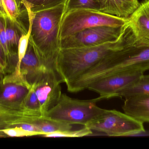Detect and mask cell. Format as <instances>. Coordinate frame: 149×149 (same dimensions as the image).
Listing matches in <instances>:
<instances>
[{
    "mask_svg": "<svg viewBox=\"0 0 149 149\" xmlns=\"http://www.w3.org/2000/svg\"><path fill=\"white\" fill-rule=\"evenodd\" d=\"M149 71V41L137 38L129 22L120 37L119 47L93 68L74 80L78 91L103 77L122 72H142Z\"/></svg>",
    "mask_w": 149,
    "mask_h": 149,
    "instance_id": "6da1fadb",
    "label": "cell"
},
{
    "mask_svg": "<svg viewBox=\"0 0 149 149\" xmlns=\"http://www.w3.org/2000/svg\"><path fill=\"white\" fill-rule=\"evenodd\" d=\"M65 6L66 3H63L36 12L24 7L31 23L29 41L42 65L56 72L57 60L61 50L60 27Z\"/></svg>",
    "mask_w": 149,
    "mask_h": 149,
    "instance_id": "7a4b0ae2",
    "label": "cell"
},
{
    "mask_svg": "<svg viewBox=\"0 0 149 149\" xmlns=\"http://www.w3.org/2000/svg\"><path fill=\"white\" fill-rule=\"evenodd\" d=\"M119 38L97 46L61 49L56 68L63 83L67 85L73 81L116 50Z\"/></svg>",
    "mask_w": 149,
    "mask_h": 149,
    "instance_id": "3957f363",
    "label": "cell"
},
{
    "mask_svg": "<svg viewBox=\"0 0 149 149\" xmlns=\"http://www.w3.org/2000/svg\"><path fill=\"white\" fill-rule=\"evenodd\" d=\"M101 100L98 98L81 100L62 94L56 105L45 115V117L60 122L86 127L102 115L106 109L96 105Z\"/></svg>",
    "mask_w": 149,
    "mask_h": 149,
    "instance_id": "277c9868",
    "label": "cell"
},
{
    "mask_svg": "<svg viewBox=\"0 0 149 149\" xmlns=\"http://www.w3.org/2000/svg\"><path fill=\"white\" fill-rule=\"evenodd\" d=\"M128 22L129 18L118 17L99 10H74L64 15L60 27V40L88 28L102 25L123 27Z\"/></svg>",
    "mask_w": 149,
    "mask_h": 149,
    "instance_id": "5b68a950",
    "label": "cell"
},
{
    "mask_svg": "<svg viewBox=\"0 0 149 149\" xmlns=\"http://www.w3.org/2000/svg\"><path fill=\"white\" fill-rule=\"evenodd\" d=\"M143 124L124 113L106 109L102 115L86 127L109 136H126L145 133Z\"/></svg>",
    "mask_w": 149,
    "mask_h": 149,
    "instance_id": "8992f818",
    "label": "cell"
},
{
    "mask_svg": "<svg viewBox=\"0 0 149 149\" xmlns=\"http://www.w3.org/2000/svg\"><path fill=\"white\" fill-rule=\"evenodd\" d=\"M124 26L102 25L83 30L61 39V49L92 47L114 42L120 37Z\"/></svg>",
    "mask_w": 149,
    "mask_h": 149,
    "instance_id": "52a82bcc",
    "label": "cell"
},
{
    "mask_svg": "<svg viewBox=\"0 0 149 149\" xmlns=\"http://www.w3.org/2000/svg\"><path fill=\"white\" fill-rule=\"evenodd\" d=\"M31 86L20 71L14 70L0 80V104L13 109H24L23 102Z\"/></svg>",
    "mask_w": 149,
    "mask_h": 149,
    "instance_id": "ba28073f",
    "label": "cell"
},
{
    "mask_svg": "<svg viewBox=\"0 0 149 149\" xmlns=\"http://www.w3.org/2000/svg\"><path fill=\"white\" fill-rule=\"evenodd\" d=\"M62 83L56 71L46 69L41 78L32 85L40 102L42 116H45L58 102L62 94L60 85Z\"/></svg>",
    "mask_w": 149,
    "mask_h": 149,
    "instance_id": "9c48e42d",
    "label": "cell"
},
{
    "mask_svg": "<svg viewBox=\"0 0 149 149\" xmlns=\"http://www.w3.org/2000/svg\"><path fill=\"white\" fill-rule=\"evenodd\" d=\"M144 74L142 72H122L103 77L89 85L87 89L100 94L101 100L118 97L123 89Z\"/></svg>",
    "mask_w": 149,
    "mask_h": 149,
    "instance_id": "30bf717a",
    "label": "cell"
},
{
    "mask_svg": "<svg viewBox=\"0 0 149 149\" xmlns=\"http://www.w3.org/2000/svg\"><path fill=\"white\" fill-rule=\"evenodd\" d=\"M19 69L22 75L31 86L38 80L46 70L40 63L29 41L26 53L20 63Z\"/></svg>",
    "mask_w": 149,
    "mask_h": 149,
    "instance_id": "8fae6325",
    "label": "cell"
},
{
    "mask_svg": "<svg viewBox=\"0 0 149 149\" xmlns=\"http://www.w3.org/2000/svg\"><path fill=\"white\" fill-rule=\"evenodd\" d=\"M38 115L26 109H13L0 104V133L23 123H32Z\"/></svg>",
    "mask_w": 149,
    "mask_h": 149,
    "instance_id": "7c38bea8",
    "label": "cell"
},
{
    "mask_svg": "<svg viewBox=\"0 0 149 149\" xmlns=\"http://www.w3.org/2000/svg\"><path fill=\"white\" fill-rule=\"evenodd\" d=\"M129 24L138 38L149 41V0H143L129 17Z\"/></svg>",
    "mask_w": 149,
    "mask_h": 149,
    "instance_id": "4fadbf2b",
    "label": "cell"
},
{
    "mask_svg": "<svg viewBox=\"0 0 149 149\" xmlns=\"http://www.w3.org/2000/svg\"><path fill=\"white\" fill-rule=\"evenodd\" d=\"M99 11L111 15L128 18L140 4L138 0H97Z\"/></svg>",
    "mask_w": 149,
    "mask_h": 149,
    "instance_id": "5bb4252c",
    "label": "cell"
},
{
    "mask_svg": "<svg viewBox=\"0 0 149 149\" xmlns=\"http://www.w3.org/2000/svg\"><path fill=\"white\" fill-rule=\"evenodd\" d=\"M122 108L125 113L134 119L143 123L149 122V95L126 98Z\"/></svg>",
    "mask_w": 149,
    "mask_h": 149,
    "instance_id": "9a60e30c",
    "label": "cell"
},
{
    "mask_svg": "<svg viewBox=\"0 0 149 149\" xmlns=\"http://www.w3.org/2000/svg\"><path fill=\"white\" fill-rule=\"evenodd\" d=\"M39 129L42 136L72 129V125L60 122L45 116L37 117L32 123Z\"/></svg>",
    "mask_w": 149,
    "mask_h": 149,
    "instance_id": "2e32d148",
    "label": "cell"
},
{
    "mask_svg": "<svg viewBox=\"0 0 149 149\" xmlns=\"http://www.w3.org/2000/svg\"><path fill=\"white\" fill-rule=\"evenodd\" d=\"M140 95H149V74H143L133 84L122 90L118 97L126 99Z\"/></svg>",
    "mask_w": 149,
    "mask_h": 149,
    "instance_id": "e0dca14e",
    "label": "cell"
},
{
    "mask_svg": "<svg viewBox=\"0 0 149 149\" xmlns=\"http://www.w3.org/2000/svg\"><path fill=\"white\" fill-rule=\"evenodd\" d=\"M68 0H22L24 7L29 8L32 12L51 8L60 4L66 3Z\"/></svg>",
    "mask_w": 149,
    "mask_h": 149,
    "instance_id": "ac0fdd59",
    "label": "cell"
},
{
    "mask_svg": "<svg viewBox=\"0 0 149 149\" xmlns=\"http://www.w3.org/2000/svg\"><path fill=\"white\" fill-rule=\"evenodd\" d=\"M24 109L29 110L38 116H42L40 102L34 86L31 85L23 102Z\"/></svg>",
    "mask_w": 149,
    "mask_h": 149,
    "instance_id": "d6986e66",
    "label": "cell"
},
{
    "mask_svg": "<svg viewBox=\"0 0 149 149\" xmlns=\"http://www.w3.org/2000/svg\"><path fill=\"white\" fill-rule=\"evenodd\" d=\"M81 9L99 10L97 0H68L65 6V13Z\"/></svg>",
    "mask_w": 149,
    "mask_h": 149,
    "instance_id": "ffe728a7",
    "label": "cell"
},
{
    "mask_svg": "<svg viewBox=\"0 0 149 149\" xmlns=\"http://www.w3.org/2000/svg\"><path fill=\"white\" fill-rule=\"evenodd\" d=\"M93 131L89 128L84 126L83 128L78 130H66L62 132H56L42 136L45 137H80L92 135Z\"/></svg>",
    "mask_w": 149,
    "mask_h": 149,
    "instance_id": "44dd1931",
    "label": "cell"
},
{
    "mask_svg": "<svg viewBox=\"0 0 149 149\" xmlns=\"http://www.w3.org/2000/svg\"><path fill=\"white\" fill-rule=\"evenodd\" d=\"M2 1L11 20L18 25L23 26V24L20 20V17L22 16L23 11L19 8L15 0Z\"/></svg>",
    "mask_w": 149,
    "mask_h": 149,
    "instance_id": "7402d4cb",
    "label": "cell"
},
{
    "mask_svg": "<svg viewBox=\"0 0 149 149\" xmlns=\"http://www.w3.org/2000/svg\"><path fill=\"white\" fill-rule=\"evenodd\" d=\"M31 31V23L29 20V27H28V32L26 33L23 34L21 36L19 39L18 46V62L15 70L20 71L19 66L20 63L23 58L24 57L29 44V40L30 36Z\"/></svg>",
    "mask_w": 149,
    "mask_h": 149,
    "instance_id": "603a6c76",
    "label": "cell"
},
{
    "mask_svg": "<svg viewBox=\"0 0 149 149\" xmlns=\"http://www.w3.org/2000/svg\"><path fill=\"white\" fill-rule=\"evenodd\" d=\"M7 136L10 137H24V136H33L34 135L30 132L23 129L19 126L12 127L1 130Z\"/></svg>",
    "mask_w": 149,
    "mask_h": 149,
    "instance_id": "cb8c5ba5",
    "label": "cell"
},
{
    "mask_svg": "<svg viewBox=\"0 0 149 149\" xmlns=\"http://www.w3.org/2000/svg\"><path fill=\"white\" fill-rule=\"evenodd\" d=\"M0 41L7 56L8 61V59L9 57V52L8 49L6 37L5 17L1 16H0Z\"/></svg>",
    "mask_w": 149,
    "mask_h": 149,
    "instance_id": "d4e9b609",
    "label": "cell"
},
{
    "mask_svg": "<svg viewBox=\"0 0 149 149\" xmlns=\"http://www.w3.org/2000/svg\"><path fill=\"white\" fill-rule=\"evenodd\" d=\"M0 66L3 71L4 74L9 73L8 58L5 54L3 47L0 41Z\"/></svg>",
    "mask_w": 149,
    "mask_h": 149,
    "instance_id": "484cf974",
    "label": "cell"
},
{
    "mask_svg": "<svg viewBox=\"0 0 149 149\" xmlns=\"http://www.w3.org/2000/svg\"><path fill=\"white\" fill-rule=\"evenodd\" d=\"M0 16L4 17H10L8 12L6 11V9L4 8L2 0H0Z\"/></svg>",
    "mask_w": 149,
    "mask_h": 149,
    "instance_id": "4316f807",
    "label": "cell"
},
{
    "mask_svg": "<svg viewBox=\"0 0 149 149\" xmlns=\"http://www.w3.org/2000/svg\"><path fill=\"white\" fill-rule=\"evenodd\" d=\"M22 0H15L17 4V6H18V8L20 9L21 10V8L22 6Z\"/></svg>",
    "mask_w": 149,
    "mask_h": 149,
    "instance_id": "83f0119b",
    "label": "cell"
},
{
    "mask_svg": "<svg viewBox=\"0 0 149 149\" xmlns=\"http://www.w3.org/2000/svg\"><path fill=\"white\" fill-rule=\"evenodd\" d=\"M5 74L3 73V71L2 70L0 66V80L4 76Z\"/></svg>",
    "mask_w": 149,
    "mask_h": 149,
    "instance_id": "f1b7e54d",
    "label": "cell"
}]
</instances>
